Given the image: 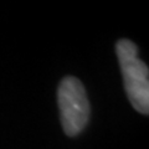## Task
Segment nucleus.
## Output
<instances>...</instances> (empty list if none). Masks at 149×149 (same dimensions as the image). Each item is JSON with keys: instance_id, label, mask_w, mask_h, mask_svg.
Listing matches in <instances>:
<instances>
[{"instance_id": "f257e3e1", "label": "nucleus", "mask_w": 149, "mask_h": 149, "mask_svg": "<svg viewBox=\"0 0 149 149\" xmlns=\"http://www.w3.org/2000/svg\"><path fill=\"white\" fill-rule=\"evenodd\" d=\"M125 92L132 106L139 113L149 112V72L138 57L137 46L129 40H119L116 46Z\"/></svg>"}, {"instance_id": "f03ea898", "label": "nucleus", "mask_w": 149, "mask_h": 149, "mask_svg": "<svg viewBox=\"0 0 149 149\" xmlns=\"http://www.w3.org/2000/svg\"><path fill=\"white\" fill-rule=\"evenodd\" d=\"M57 102L63 132L70 137L80 134L90 118V102L81 81L65 77L57 90Z\"/></svg>"}]
</instances>
